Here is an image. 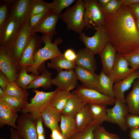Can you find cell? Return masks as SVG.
<instances>
[{
  "instance_id": "6da1fadb",
  "label": "cell",
  "mask_w": 139,
  "mask_h": 139,
  "mask_svg": "<svg viewBox=\"0 0 139 139\" xmlns=\"http://www.w3.org/2000/svg\"><path fill=\"white\" fill-rule=\"evenodd\" d=\"M105 25L117 53L127 54L139 47V32L129 5L123 4L116 13H106Z\"/></svg>"
},
{
  "instance_id": "7a4b0ae2",
  "label": "cell",
  "mask_w": 139,
  "mask_h": 139,
  "mask_svg": "<svg viewBox=\"0 0 139 139\" xmlns=\"http://www.w3.org/2000/svg\"><path fill=\"white\" fill-rule=\"evenodd\" d=\"M52 38L47 35L43 34L42 36V42L45 44V46L36 51L33 57L34 64L28 68V72H30L32 74L39 75L38 68L45 61L63 54L60 51L57 47L58 45L62 42L61 39L57 38L54 43L52 42Z\"/></svg>"
},
{
  "instance_id": "3957f363",
  "label": "cell",
  "mask_w": 139,
  "mask_h": 139,
  "mask_svg": "<svg viewBox=\"0 0 139 139\" xmlns=\"http://www.w3.org/2000/svg\"><path fill=\"white\" fill-rule=\"evenodd\" d=\"M86 6L83 0H76L75 4L68 7L60 16L67 29L80 34L86 28L84 15Z\"/></svg>"
},
{
  "instance_id": "277c9868",
  "label": "cell",
  "mask_w": 139,
  "mask_h": 139,
  "mask_svg": "<svg viewBox=\"0 0 139 139\" xmlns=\"http://www.w3.org/2000/svg\"><path fill=\"white\" fill-rule=\"evenodd\" d=\"M58 90L45 92L34 89L35 95L31 99L30 102L24 107L21 111L22 114L29 113L32 119L36 121L41 117L43 110L49 104L52 98Z\"/></svg>"
},
{
  "instance_id": "5b68a950",
  "label": "cell",
  "mask_w": 139,
  "mask_h": 139,
  "mask_svg": "<svg viewBox=\"0 0 139 139\" xmlns=\"http://www.w3.org/2000/svg\"><path fill=\"white\" fill-rule=\"evenodd\" d=\"M85 4L84 19L86 29L105 25L106 13L96 0H84Z\"/></svg>"
},
{
  "instance_id": "8992f818",
  "label": "cell",
  "mask_w": 139,
  "mask_h": 139,
  "mask_svg": "<svg viewBox=\"0 0 139 139\" xmlns=\"http://www.w3.org/2000/svg\"><path fill=\"white\" fill-rule=\"evenodd\" d=\"M72 93L83 104L95 103L107 106L115 104L116 99L114 97L105 95L95 90L88 88L82 85L77 87Z\"/></svg>"
},
{
  "instance_id": "52a82bcc",
  "label": "cell",
  "mask_w": 139,
  "mask_h": 139,
  "mask_svg": "<svg viewBox=\"0 0 139 139\" xmlns=\"http://www.w3.org/2000/svg\"><path fill=\"white\" fill-rule=\"evenodd\" d=\"M94 29L96 31L93 36L89 37L82 32L79 34V39L86 48L91 50L95 55L99 54L110 42V38L105 25Z\"/></svg>"
},
{
  "instance_id": "ba28073f",
  "label": "cell",
  "mask_w": 139,
  "mask_h": 139,
  "mask_svg": "<svg viewBox=\"0 0 139 139\" xmlns=\"http://www.w3.org/2000/svg\"><path fill=\"white\" fill-rule=\"evenodd\" d=\"M21 67L11 49L0 48V70L9 82L16 81Z\"/></svg>"
},
{
  "instance_id": "9c48e42d",
  "label": "cell",
  "mask_w": 139,
  "mask_h": 139,
  "mask_svg": "<svg viewBox=\"0 0 139 139\" xmlns=\"http://www.w3.org/2000/svg\"><path fill=\"white\" fill-rule=\"evenodd\" d=\"M23 23L10 17L0 28V48L11 49Z\"/></svg>"
},
{
  "instance_id": "30bf717a",
  "label": "cell",
  "mask_w": 139,
  "mask_h": 139,
  "mask_svg": "<svg viewBox=\"0 0 139 139\" xmlns=\"http://www.w3.org/2000/svg\"><path fill=\"white\" fill-rule=\"evenodd\" d=\"M30 17L23 23L19 34L11 49L13 55L19 62L24 51L33 36L29 22Z\"/></svg>"
},
{
  "instance_id": "8fae6325",
  "label": "cell",
  "mask_w": 139,
  "mask_h": 139,
  "mask_svg": "<svg viewBox=\"0 0 139 139\" xmlns=\"http://www.w3.org/2000/svg\"><path fill=\"white\" fill-rule=\"evenodd\" d=\"M106 110L107 122L117 124L123 131L127 130L125 119L128 111L126 103L116 100L114 107L110 108L106 107Z\"/></svg>"
},
{
  "instance_id": "7c38bea8",
  "label": "cell",
  "mask_w": 139,
  "mask_h": 139,
  "mask_svg": "<svg viewBox=\"0 0 139 139\" xmlns=\"http://www.w3.org/2000/svg\"><path fill=\"white\" fill-rule=\"evenodd\" d=\"M36 125L30 113L23 114L17 120L16 129L22 139H37Z\"/></svg>"
},
{
  "instance_id": "4fadbf2b",
  "label": "cell",
  "mask_w": 139,
  "mask_h": 139,
  "mask_svg": "<svg viewBox=\"0 0 139 139\" xmlns=\"http://www.w3.org/2000/svg\"><path fill=\"white\" fill-rule=\"evenodd\" d=\"M129 66V62L122 55L117 53L114 66L108 76L114 83L118 82L136 70L130 68Z\"/></svg>"
},
{
  "instance_id": "5bb4252c",
  "label": "cell",
  "mask_w": 139,
  "mask_h": 139,
  "mask_svg": "<svg viewBox=\"0 0 139 139\" xmlns=\"http://www.w3.org/2000/svg\"><path fill=\"white\" fill-rule=\"evenodd\" d=\"M36 0H12L10 17L23 23L29 18L32 6Z\"/></svg>"
},
{
  "instance_id": "9a60e30c",
  "label": "cell",
  "mask_w": 139,
  "mask_h": 139,
  "mask_svg": "<svg viewBox=\"0 0 139 139\" xmlns=\"http://www.w3.org/2000/svg\"><path fill=\"white\" fill-rule=\"evenodd\" d=\"M77 80L75 72L72 70L58 72L56 76L51 79V82L59 89L70 91L77 86Z\"/></svg>"
},
{
  "instance_id": "2e32d148",
  "label": "cell",
  "mask_w": 139,
  "mask_h": 139,
  "mask_svg": "<svg viewBox=\"0 0 139 139\" xmlns=\"http://www.w3.org/2000/svg\"><path fill=\"white\" fill-rule=\"evenodd\" d=\"M61 15L51 12L40 22L32 29L33 33L40 32L52 38L56 34V23Z\"/></svg>"
},
{
  "instance_id": "e0dca14e",
  "label": "cell",
  "mask_w": 139,
  "mask_h": 139,
  "mask_svg": "<svg viewBox=\"0 0 139 139\" xmlns=\"http://www.w3.org/2000/svg\"><path fill=\"white\" fill-rule=\"evenodd\" d=\"M42 37L35 33L23 52L19 61L21 67L26 66L28 67L34 64V56L36 51L41 48Z\"/></svg>"
},
{
  "instance_id": "ac0fdd59",
  "label": "cell",
  "mask_w": 139,
  "mask_h": 139,
  "mask_svg": "<svg viewBox=\"0 0 139 139\" xmlns=\"http://www.w3.org/2000/svg\"><path fill=\"white\" fill-rule=\"evenodd\" d=\"M139 79V70H136L113 86L114 97L117 100L126 103L124 92L131 87L135 80Z\"/></svg>"
},
{
  "instance_id": "d6986e66",
  "label": "cell",
  "mask_w": 139,
  "mask_h": 139,
  "mask_svg": "<svg viewBox=\"0 0 139 139\" xmlns=\"http://www.w3.org/2000/svg\"><path fill=\"white\" fill-rule=\"evenodd\" d=\"M75 72L77 80H80L84 87L98 91V75L80 66H76Z\"/></svg>"
},
{
  "instance_id": "ffe728a7",
  "label": "cell",
  "mask_w": 139,
  "mask_h": 139,
  "mask_svg": "<svg viewBox=\"0 0 139 139\" xmlns=\"http://www.w3.org/2000/svg\"><path fill=\"white\" fill-rule=\"evenodd\" d=\"M95 55L91 50L88 48H85L80 49L77 52L75 61L76 65L95 72L97 67Z\"/></svg>"
},
{
  "instance_id": "44dd1931",
  "label": "cell",
  "mask_w": 139,
  "mask_h": 139,
  "mask_svg": "<svg viewBox=\"0 0 139 139\" xmlns=\"http://www.w3.org/2000/svg\"><path fill=\"white\" fill-rule=\"evenodd\" d=\"M117 52L109 42L99 54L102 65V71L106 75L110 73L115 62Z\"/></svg>"
},
{
  "instance_id": "7402d4cb",
  "label": "cell",
  "mask_w": 139,
  "mask_h": 139,
  "mask_svg": "<svg viewBox=\"0 0 139 139\" xmlns=\"http://www.w3.org/2000/svg\"><path fill=\"white\" fill-rule=\"evenodd\" d=\"M19 117L17 112L6 103L0 101L1 128L7 125L16 129V122Z\"/></svg>"
},
{
  "instance_id": "603a6c76",
  "label": "cell",
  "mask_w": 139,
  "mask_h": 139,
  "mask_svg": "<svg viewBox=\"0 0 139 139\" xmlns=\"http://www.w3.org/2000/svg\"><path fill=\"white\" fill-rule=\"evenodd\" d=\"M72 94L70 91L58 89L46 108L53 112L62 114L66 102Z\"/></svg>"
},
{
  "instance_id": "cb8c5ba5",
  "label": "cell",
  "mask_w": 139,
  "mask_h": 139,
  "mask_svg": "<svg viewBox=\"0 0 139 139\" xmlns=\"http://www.w3.org/2000/svg\"><path fill=\"white\" fill-rule=\"evenodd\" d=\"M125 99L128 107V113L139 115V79L135 80L132 90Z\"/></svg>"
},
{
  "instance_id": "d4e9b609",
  "label": "cell",
  "mask_w": 139,
  "mask_h": 139,
  "mask_svg": "<svg viewBox=\"0 0 139 139\" xmlns=\"http://www.w3.org/2000/svg\"><path fill=\"white\" fill-rule=\"evenodd\" d=\"M75 118L78 131L85 129L94 121L88 104L84 105L76 115Z\"/></svg>"
},
{
  "instance_id": "484cf974",
  "label": "cell",
  "mask_w": 139,
  "mask_h": 139,
  "mask_svg": "<svg viewBox=\"0 0 139 139\" xmlns=\"http://www.w3.org/2000/svg\"><path fill=\"white\" fill-rule=\"evenodd\" d=\"M60 128L64 139H68L77 131L75 118L61 115Z\"/></svg>"
},
{
  "instance_id": "4316f807",
  "label": "cell",
  "mask_w": 139,
  "mask_h": 139,
  "mask_svg": "<svg viewBox=\"0 0 139 139\" xmlns=\"http://www.w3.org/2000/svg\"><path fill=\"white\" fill-rule=\"evenodd\" d=\"M61 115L53 112L46 108L42 112L41 116L45 126L51 131L54 129H60L58 123L61 121Z\"/></svg>"
},
{
  "instance_id": "83f0119b",
  "label": "cell",
  "mask_w": 139,
  "mask_h": 139,
  "mask_svg": "<svg viewBox=\"0 0 139 139\" xmlns=\"http://www.w3.org/2000/svg\"><path fill=\"white\" fill-rule=\"evenodd\" d=\"M66 102L62 115L72 118H75L84 104L72 93Z\"/></svg>"
},
{
  "instance_id": "f1b7e54d",
  "label": "cell",
  "mask_w": 139,
  "mask_h": 139,
  "mask_svg": "<svg viewBox=\"0 0 139 139\" xmlns=\"http://www.w3.org/2000/svg\"><path fill=\"white\" fill-rule=\"evenodd\" d=\"M75 62H71L66 59L63 55L56 57L50 60L48 63V68L54 69L58 72L63 69L68 70L75 69L76 66Z\"/></svg>"
},
{
  "instance_id": "f546056e",
  "label": "cell",
  "mask_w": 139,
  "mask_h": 139,
  "mask_svg": "<svg viewBox=\"0 0 139 139\" xmlns=\"http://www.w3.org/2000/svg\"><path fill=\"white\" fill-rule=\"evenodd\" d=\"M51 76V73L46 68L44 69L41 74L38 76L28 86L27 89L31 88L36 89L39 87L45 89L50 88L52 86Z\"/></svg>"
},
{
  "instance_id": "4dcf8cb0",
  "label": "cell",
  "mask_w": 139,
  "mask_h": 139,
  "mask_svg": "<svg viewBox=\"0 0 139 139\" xmlns=\"http://www.w3.org/2000/svg\"><path fill=\"white\" fill-rule=\"evenodd\" d=\"M99 87L98 91L106 96L114 97L113 81L102 71L98 75Z\"/></svg>"
},
{
  "instance_id": "1f68e13d",
  "label": "cell",
  "mask_w": 139,
  "mask_h": 139,
  "mask_svg": "<svg viewBox=\"0 0 139 139\" xmlns=\"http://www.w3.org/2000/svg\"><path fill=\"white\" fill-rule=\"evenodd\" d=\"M89 107L94 121L99 123L100 125L104 121H107L106 106L101 104H88Z\"/></svg>"
},
{
  "instance_id": "d6a6232c",
  "label": "cell",
  "mask_w": 139,
  "mask_h": 139,
  "mask_svg": "<svg viewBox=\"0 0 139 139\" xmlns=\"http://www.w3.org/2000/svg\"><path fill=\"white\" fill-rule=\"evenodd\" d=\"M28 68L26 66L21 67L15 81L20 87L26 90L28 86L39 76L32 74H28L27 73Z\"/></svg>"
},
{
  "instance_id": "836d02e7",
  "label": "cell",
  "mask_w": 139,
  "mask_h": 139,
  "mask_svg": "<svg viewBox=\"0 0 139 139\" xmlns=\"http://www.w3.org/2000/svg\"><path fill=\"white\" fill-rule=\"evenodd\" d=\"M5 95L19 97L27 100L29 93L20 87L15 81L9 82L4 91Z\"/></svg>"
},
{
  "instance_id": "e575fe53",
  "label": "cell",
  "mask_w": 139,
  "mask_h": 139,
  "mask_svg": "<svg viewBox=\"0 0 139 139\" xmlns=\"http://www.w3.org/2000/svg\"><path fill=\"white\" fill-rule=\"evenodd\" d=\"M0 101L6 103L17 112L29 103L27 100L22 98L6 95L0 98Z\"/></svg>"
},
{
  "instance_id": "d590c367",
  "label": "cell",
  "mask_w": 139,
  "mask_h": 139,
  "mask_svg": "<svg viewBox=\"0 0 139 139\" xmlns=\"http://www.w3.org/2000/svg\"><path fill=\"white\" fill-rule=\"evenodd\" d=\"M100 124L94 121L87 128L81 131H78L68 139H94L93 131Z\"/></svg>"
},
{
  "instance_id": "8d00e7d4",
  "label": "cell",
  "mask_w": 139,
  "mask_h": 139,
  "mask_svg": "<svg viewBox=\"0 0 139 139\" xmlns=\"http://www.w3.org/2000/svg\"><path fill=\"white\" fill-rule=\"evenodd\" d=\"M12 0L0 1V28L10 18Z\"/></svg>"
},
{
  "instance_id": "74e56055",
  "label": "cell",
  "mask_w": 139,
  "mask_h": 139,
  "mask_svg": "<svg viewBox=\"0 0 139 139\" xmlns=\"http://www.w3.org/2000/svg\"><path fill=\"white\" fill-rule=\"evenodd\" d=\"M76 0H54L49 3V8L51 12L56 14L61 15L63 10L68 7Z\"/></svg>"
},
{
  "instance_id": "f35d334b",
  "label": "cell",
  "mask_w": 139,
  "mask_h": 139,
  "mask_svg": "<svg viewBox=\"0 0 139 139\" xmlns=\"http://www.w3.org/2000/svg\"><path fill=\"white\" fill-rule=\"evenodd\" d=\"M94 139H120L119 136L107 131L105 127L98 126L93 131Z\"/></svg>"
},
{
  "instance_id": "ab89813d",
  "label": "cell",
  "mask_w": 139,
  "mask_h": 139,
  "mask_svg": "<svg viewBox=\"0 0 139 139\" xmlns=\"http://www.w3.org/2000/svg\"><path fill=\"white\" fill-rule=\"evenodd\" d=\"M129 62L132 68L136 70L139 68V47L131 52L122 55Z\"/></svg>"
},
{
  "instance_id": "60d3db41",
  "label": "cell",
  "mask_w": 139,
  "mask_h": 139,
  "mask_svg": "<svg viewBox=\"0 0 139 139\" xmlns=\"http://www.w3.org/2000/svg\"><path fill=\"white\" fill-rule=\"evenodd\" d=\"M49 10H50L49 3L43 0H36L32 6L30 17Z\"/></svg>"
},
{
  "instance_id": "b9f144b4",
  "label": "cell",
  "mask_w": 139,
  "mask_h": 139,
  "mask_svg": "<svg viewBox=\"0 0 139 139\" xmlns=\"http://www.w3.org/2000/svg\"><path fill=\"white\" fill-rule=\"evenodd\" d=\"M123 4L122 0H111L107 5L103 7L108 14H113L118 11Z\"/></svg>"
},
{
  "instance_id": "7bdbcfd3",
  "label": "cell",
  "mask_w": 139,
  "mask_h": 139,
  "mask_svg": "<svg viewBox=\"0 0 139 139\" xmlns=\"http://www.w3.org/2000/svg\"><path fill=\"white\" fill-rule=\"evenodd\" d=\"M125 120L127 128L139 127V115L128 113L126 116Z\"/></svg>"
},
{
  "instance_id": "ee69618b",
  "label": "cell",
  "mask_w": 139,
  "mask_h": 139,
  "mask_svg": "<svg viewBox=\"0 0 139 139\" xmlns=\"http://www.w3.org/2000/svg\"><path fill=\"white\" fill-rule=\"evenodd\" d=\"M51 12L50 10L43 11L36 15L30 16L29 19L30 24L32 29L40 22Z\"/></svg>"
},
{
  "instance_id": "f6af8a7d",
  "label": "cell",
  "mask_w": 139,
  "mask_h": 139,
  "mask_svg": "<svg viewBox=\"0 0 139 139\" xmlns=\"http://www.w3.org/2000/svg\"><path fill=\"white\" fill-rule=\"evenodd\" d=\"M63 55L66 59L71 62H75L77 57V54L73 50L71 49L66 50Z\"/></svg>"
},
{
  "instance_id": "bcb514c9",
  "label": "cell",
  "mask_w": 139,
  "mask_h": 139,
  "mask_svg": "<svg viewBox=\"0 0 139 139\" xmlns=\"http://www.w3.org/2000/svg\"><path fill=\"white\" fill-rule=\"evenodd\" d=\"M36 121V129L37 135L45 134V131L43 128L42 124L43 122L41 117H39Z\"/></svg>"
},
{
  "instance_id": "7dc6e473",
  "label": "cell",
  "mask_w": 139,
  "mask_h": 139,
  "mask_svg": "<svg viewBox=\"0 0 139 139\" xmlns=\"http://www.w3.org/2000/svg\"><path fill=\"white\" fill-rule=\"evenodd\" d=\"M50 139H64L61 129H54L51 130Z\"/></svg>"
},
{
  "instance_id": "c3c4849f",
  "label": "cell",
  "mask_w": 139,
  "mask_h": 139,
  "mask_svg": "<svg viewBox=\"0 0 139 139\" xmlns=\"http://www.w3.org/2000/svg\"><path fill=\"white\" fill-rule=\"evenodd\" d=\"M9 82L6 76L0 70V86L1 88L4 91Z\"/></svg>"
},
{
  "instance_id": "681fc988",
  "label": "cell",
  "mask_w": 139,
  "mask_h": 139,
  "mask_svg": "<svg viewBox=\"0 0 139 139\" xmlns=\"http://www.w3.org/2000/svg\"><path fill=\"white\" fill-rule=\"evenodd\" d=\"M129 6L134 18L139 19V3Z\"/></svg>"
},
{
  "instance_id": "f907efd6",
  "label": "cell",
  "mask_w": 139,
  "mask_h": 139,
  "mask_svg": "<svg viewBox=\"0 0 139 139\" xmlns=\"http://www.w3.org/2000/svg\"><path fill=\"white\" fill-rule=\"evenodd\" d=\"M129 136L130 139H139V127L130 129Z\"/></svg>"
},
{
  "instance_id": "816d5d0a",
  "label": "cell",
  "mask_w": 139,
  "mask_h": 139,
  "mask_svg": "<svg viewBox=\"0 0 139 139\" xmlns=\"http://www.w3.org/2000/svg\"><path fill=\"white\" fill-rule=\"evenodd\" d=\"M10 139H22L15 129L10 127Z\"/></svg>"
},
{
  "instance_id": "f5cc1de1",
  "label": "cell",
  "mask_w": 139,
  "mask_h": 139,
  "mask_svg": "<svg viewBox=\"0 0 139 139\" xmlns=\"http://www.w3.org/2000/svg\"><path fill=\"white\" fill-rule=\"evenodd\" d=\"M123 4L130 5L137 3H139V0H122Z\"/></svg>"
},
{
  "instance_id": "db71d44e",
  "label": "cell",
  "mask_w": 139,
  "mask_h": 139,
  "mask_svg": "<svg viewBox=\"0 0 139 139\" xmlns=\"http://www.w3.org/2000/svg\"><path fill=\"white\" fill-rule=\"evenodd\" d=\"M111 0H98V2L103 7L105 6Z\"/></svg>"
},
{
  "instance_id": "11a10c76",
  "label": "cell",
  "mask_w": 139,
  "mask_h": 139,
  "mask_svg": "<svg viewBox=\"0 0 139 139\" xmlns=\"http://www.w3.org/2000/svg\"><path fill=\"white\" fill-rule=\"evenodd\" d=\"M5 95L4 91L0 87V98L3 97Z\"/></svg>"
},
{
  "instance_id": "9f6ffc18",
  "label": "cell",
  "mask_w": 139,
  "mask_h": 139,
  "mask_svg": "<svg viewBox=\"0 0 139 139\" xmlns=\"http://www.w3.org/2000/svg\"><path fill=\"white\" fill-rule=\"evenodd\" d=\"M134 18L136 25L139 32V19Z\"/></svg>"
},
{
  "instance_id": "6f0895ef",
  "label": "cell",
  "mask_w": 139,
  "mask_h": 139,
  "mask_svg": "<svg viewBox=\"0 0 139 139\" xmlns=\"http://www.w3.org/2000/svg\"><path fill=\"white\" fill-rule=\"evenodd\" d=\"M0 139H6V138H0Z\"/></svg>"
},
{
  "instance_id": "680465c9",
  "label": "cell",
  "mask_w": 139,
  "mask_h": 139,
  "mask_svg": "<svg viewBox=\"0 0 139 139\" xmlns=\"http://www.w3.org/2000/svg\"></svg>"
}]
</instances>
